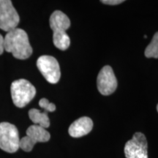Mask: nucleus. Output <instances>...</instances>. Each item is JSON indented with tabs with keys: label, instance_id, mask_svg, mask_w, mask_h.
I'll list each match as a JSON object with an SVG mask.
<instances>
[{
	"label": "nucleus",
	"instance_id": "obj_10",
	"mask_svg": "<svg viewBox=\"0 0 158 158\" xmlns=\"http://www.w3.org/2000/svg\"><path fill=\"white\" fill-rule=\"evenodd\" d=\"M93 128V122L90 118L84 116L71 124L68 132L73 138H80L87 135Z\"/></svg>",
	"mask_w": 158,
	"mask_h": 158
},
{
	"label": "nucleus",
	"instance_id": "obj_9",
	"mask_svg": "<svg viewBox=\"0 0 158 158\" xmlns=\"http://www.w3.org/2000/svg\"><path fill=\"white\" fill-rule=\"evenodd\" d=\"M50 27L52 29L53 37L66 36V30L70 27V21L68 17L60 10H56L52 13L49 20Z\"/></svg>",
	"mask_w": 158,
	"mask_h": 158
},
{
	"label": "nucleus",
	"instance_id": "obj_2",
	"mask_svg": "<svg viewBox=\"0 0 158 158\" xmlns=\"http://www.w3.org/2000/svg\"><path fill=\"white\" fill-rule=\"evenodd\" d=\"M10 92L15 106L18 108H23L35 98L36 89L26 79H19L12 83Z\"/></svg>",
	"mask_w": 158,
	"mask_h": 158
},
{
	"label": "nucleus",
	"instance_id": "obj_7",
	"mask_svg": "<svg viewBox=\"0 0 158 158\" xmlns=\"http://www.w3.org/2000/svg\"><path fill=\"white\" fill-rule=\"evenodd\" d=\"M126 158H148V143L142 133H135L124 146Z\"/></svg>",
	"mask_w": 158,
	"mask_h": 158
},
{
	"label": "nucleus",
	"instance_id": "obj_11",
	"mask_svg": "<svg viewBox=\"0 0 158 158\" xmlns=\"http://www.w3.org/2000/svg\"><path fill=\"white\" fill-rule=\"evenodd\" d=\"M29 116L35 124L40 126L45 129L50 126V120L48 116V112H41L36 108H31L29 111Z\"/></svg>",
	"mask_w": 158,
	"mask_h": 158
},
{
	"label": "nucleus",
	"instance_id": "obj_3",
	"mask_svg": "<svg viewBox=\"0 0 158 158\" xmlns=\"http://www.w3.org/2000/svg\"><path fill=\"white\" fill-rule=\"evenodd\" d=\"M19 131L14 124L0 123V149L8 153H14L19 149Z\"/></svg>",
	"mask_w": 158,
	"mask_h": 158
},
{
	"label": "nucleus",
	"instance_id": "obj_15",
	"mask_svg": "<svg viewBox=\"0 0 158 158\" xmlns=\"http://www.w3.org/2000/svg\"><path fill=\"white\" fill-rule=\"evenodd\" d=\"M5 39L2 35L0 34V55H2L3 54V51H5Z\"/></svg>",
	"mask_w": 158,
	"mask_h": 158
},
{
	"label": "nucleus",
	"instance_id": "obj_12",
	"mask_svg": "<svg viewBox=\"0 0 158 158\" xmlns=\"http://www.w3.org/2000/svg\"><path fill=\"white\" fill-rule=\"evenodd\" d=\"M144 54L147 58L158 59V31L154 35L151 43L146 48Z\"/></svg>",
	"mask_w": 158,
	"mask_h": 158
},
{
	"label": "nucleus",
	"instance_id": "obj_1",
	"mask_svg": "<svg viewBox=\"0 0 158 158\" xmlns=\"http://www.w3.org/2000/svg\"><path fill=\"white\" fill-rule=\"evenodd\" d=\"M5 39V51L12 53L15 58L27 59L32 54V48L29 43L27 32L16 28L7 32Z\"/></svg>",
	"mask_w": 158,
	"mask_h": 158
},
{
	"label": "nucleus",
	"instance_id": "obj_4",
	"mask_svg": "<svg viewBox=\"0 0 158 158\" xmlns=\"http://www.w3.org/2000/svg\"><path fill=\"white\" fill-rule=\"evenodd\" d=\"M50 138V133L45 128L33 124L27 130V135L20 139L19 148L29 152L32 150L37 143H45L48 141Z\"/></svg>",
	"mask_w": 158,
	"mask_h": 158
},
{
	"label": "nucleus",
	"instance_id": "obj_5",
	"mask_svg": "<svg viewBox=\"0 0 158 158\" xmlns=\"http://www.w3.org/2000/svg\"><path fill=\"white\" fill-rule=\"evenodd\" d=\"M19 21V15L12 2L0 0V29L8 32L17 28Z\"/></svg>",
	"mask_w": 158,
	"mask_h": 158
},
{
	"label": "nucleus",
	"instance_id": "obj_16",
	"mask_svg": "<svg viewBox=\"0 0 158 158\" xmlns=\"http://www.w3.org/2000/svg\"><path fill=\"white\" fill-rule=\"evenodd\" d=\"M157 112H158V104H157Z\"/></svg>",
	"mask_w": 158,
	"mask_h": 158
},
{
	"label": "nucleus",
	"instance_id": "obj_14",
	"mask_svg": "<svg viewBox=\"0 0 158 158\" xmlns=\"http://www.w3.org/2000/svg\"><path fill=\"white\" fill-rule=\"evenodd\" d=\"M101 2L106 4V5H116L124 2V1L123 0H102V1H101Z\"/></svg>",
	"mask_w": 158,
	"mask_h": 158
},
{
	"label": "nucleus",
	"instance_id": "obj_13",
	"mask_svg": "<svg viewBox=\"0 0 158 158\" xmlns=\"http://www.w3.org/2000/svg\"><path fill=\"white\" fill-rule=\"evenodd\" d=\"M39 106L46 112H53L56 110V106L54 103L49 102L46 98L41 99L39 101Z\"/></svg>",
	"mask_w": 158,
	"mask_h": 158
},
{
	"label": "nucleus",
	"instance_id": "obj_6",
	"mask_svg": "<svg viewBox=\"0 0 158 158\" xmlns=\"http://www.w3.org/2000/svg\"><path fill=\"white\" fill-rule=\"evenodd\" d=\"M37 66L47 81L52 84L58 83L61 77L60 67L54 57L41 56L37 59Z\"/></svg>",
	"mask_w": 158,
	"mask_h": 158
},
{
	"label": "nucleus",
	"instance_id": "obj_8",
	"mask_svg": "<svg viewBox=\"0 0 158 158\" xmlns=\"http://www.w3.org/2000/svg\"><path fill=\"white\" fill-rule=\"evenodd\" d=\"M98 91L102 95L113 94L117 88V80L113 70L110 66H105L99 73L97 79Z\"/></svg>",
	"mask_w": 158,
	"mask_h": 158
}]
</instances>
